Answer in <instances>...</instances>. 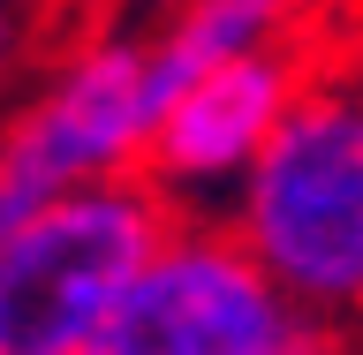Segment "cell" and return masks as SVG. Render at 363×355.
Returning a JSON list of instances; mask_svg holds the SVG:
<instances>
[{
    "label": "cell",
    "instance_id": "obj_1",
    "mask_svg": "<svg viewBox=\"0 0 363 355\" xmlns=\"http://www.w3.org/2000/svg\"><path fill=\"white\" fill-rule=\"evenodd\" d=\"M220 227L303 325L363 317V84L303 76Z\"/></svg>",
    "mask_w": 363,
    "mask_h": 355
},
{
    "label": "cell",
    "instance_id": "obj_2",
    "mask_svg": "<svg viewBox=\"0 0 363 355\" xmlns=\"http://www.w3.org/2000/svg\"><path fill=\"white\" fill-rule=\"evenodd\" d=\"M174 227L144 174L45 204L0 242V355H84Z\"/></svg>",
    "mask_w": 363,
    "mask_h": 355
},
{
    "label": "cell",
    "instance_id": "obj_3",
    "mask_svg": "<svg viewBox=\"0 0 363 355\" xmlns=\"http://www.w3.org/2000/svg\"><path fill=\"white\" fill-rule=\"evenodd\" d=\"M152 129L159 98L144 76V38H106L53 68V84L0 129V242L68 189L136 174Z\"/></svg>",
    "mask_w": 363,
    "mask_h": 355
},
{
    "label": "cell",
    "instance_id": "obj_4",
    "mask_svg": "<svg viewBox=\"0 0 363 355\" xmlns=\"http://www.w3.org/2000/svg\"><path fill=\"white\" fill-rule=\"evenodd\" d=\"M303 317L220 220H182L84 355H280Z\"/></svg>",
    "mask_w": 363,
    "mask_h": 355
},
{
    "label": "cell",
    "instance_id": "obj_5",
    "mask_svg": "<svg viewBox=\"0 0 363 355\" xmlns=\"http://www.w3.org/2000/svg\"><path fill=\"white\" fill-rule=\"evenodd\" d=\"M303 76H311V61L288 45H265V53H242V61L197 76L159 113L136 174L159 189V204L174 220H220L227 197L242 189V174L257 167V152L272 144Z\"/></svg>",
    "mask_w": 363,
    "mask_h": 355
},
{
    "label": "cell",
    "instance_id": "obj_6",
    "mask_svg": "<svg viewBox=\"0 0 363 355\" xmlns=\"http://www.w3.org/2000/svg\"><path fill=\"white\" fill-rule=\"evenodd\" d=\"M295 8H303V0H174V16L144 38V76H152L159 113L174 106L197 76L242 61V53L280 45V30L295 23Z\"/></svg>",
    "mask_w": 363,
    "mask_h": 355
},
{
    "label": "cell",
    "instance_id": "obj_7",
    "mask_svg": "<svg viewBox=\"0 0 363 355\" xmlns=\"http://www.w3.org/2000/svg\"><path fill=\"white\" fill-rule=\"evenodd\" d=\"M280 355H363V348L340 333V325H303V333H295Z\"/></svg>",
    "mask_w": 363,
    "mask_h": 355
},
{
    "label": "cell",
    "instance_id": "obj_8",
    "mask_svg": "<svg viewBox=\"0 0 363 355\" xmlns=\"http://www.w3.org/2000/svg\"><path fill=\"white\" fill-rule=\"evenodd\" d=\"M8 53H16V16L0 8V61H8Z\"/></svg>",
    "mask_w": 363,
    "mask_h": 355
}]
</instances>
